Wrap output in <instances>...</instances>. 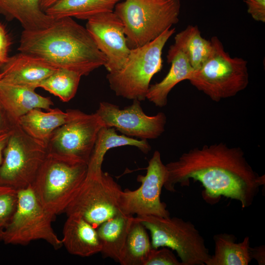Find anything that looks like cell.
<instances>
[{"label": "cell", "instance_id": "13", "mask_svg": "<svg viewBox=\"0 0 265 265\" xmlns=\"http://www.w3.org/2000/svg\"><path fill=\"white\" fill-rule=\"evenodd\" d=\"M95 113L105 127L113 128L130 137L156 139L165 131V113L159 112L153 116L147 115L138 100H133L130 106L123 108L109 102H101Z\"/></svg>", "mask_w": 265, "mask_h": 265}, {"label": "cell", "instance_id": "9", "mask_svg": "<svg viewBox=\"0 0 265 265\" xmlns=\"http://www.w3.org/2000/svg\"><path fill=\"white\" fill-rule=\"evenodd\" d=\"M122 189L111 175L100 170L87 169V174L64 212L81 216L96 228L119 212Z\"/></svg>", "mask_w": 265, "mask_h": 265}, {"label": "cell", "instance_id": "33", "mask_svg": "<svg viewBox=\"0 0 265 265\" xmlns=\"http://www.w3.org/2000/svg\"><path fill=\"white\" fill-rule=\"evenodd\" d=\"M14 124L0 105V132L11 129Z\"/></svg>", "mask_w": 265, "mask_h": 265}, {"label": "cell", "instance_id": "16", "mask_svg": "<svg viewBox=\"0 0 265 265\" xmlns=\"http://www.w3.org/2000/svg\"><path fill=\"white\" fill-rule=\"evenodd\" d=\"M35 90L29 86L0 82V105L13 124L33 109H51L53 103L51 99L37 94Z\"/></svg>", "mask_w": 265, "mask_h": 265}, {"label": "cell", "instance_id": "36", "mask_svg": "<svg viewBox=\"0 0 265 265\" xmlns=\"http://www.w3.org/2000/svg\"><path fill=\"white\" fill-rule=\"evenodd\" d=\"M2 73L1 72L0 73V83L1 82V79L2 78Z\"/></svg>", "mask_w": 265, "mask_h": 265}, {"label": "cell", "instance_id": "12", "mask_svg": "<svg viewBox=\"0 0 265 265\" xmlns=\"http://www.w3.org/2000/svg\"><path fill=\"white\" fill-rule=\"evenodd\" d=\"M104 127L96 113L88 114L78 110L71 120L53 132L46 143L48 153L88 164L98 133Z\"/></svg>", "mask_w": 265, "mask_h": 265}, {"label": "cell", "instance_id": "1", "mask_svg": "<svg viewBox=\"0 0 265 265\" xmlns=\"http://www.w3.org/2000/svg\"><path fill=\"white\" fill-rule=\"evenodd\" d=\"M165 166L163 187L167 190L175 192L177 184L188 186L191 179L199 181L204 188L202 197L211 205L223 196L238 201L242 209L247 208L265 183V175L252 168L240 147L222 142L191 149Z\"/></svg>", "mask_w": 265, "mask_h": 265}, {"label": "cell", "instance_id": "28", "mask_svg": "<svg viewBox=\"0 0 265 265\" xmlns=\"http://www.w3.org/2000/svg\"><path fill=\"white\" fill-rule=\"evenodd\" d=\"M17 190L0 184V241L16 208Z\"/></svg>", "mask_w": 265, "mask_h": 265}, {"label": "cell", "instance_id": "35", "mask_svg": "<svg viewBox=\"0 0 265 265\" xmlns=\"http://www.w3.org/2000/svg\"><path fill=\"white\" fill-rule=\"evenodd\" d=\"M59 0H40L41 8L44 11Z\"/></svg>", "mask_w": 265, "mask_h": 265}, {"label": "cell", "instance_id": "7", "mask_svg": "<svg viewBox=\"0 0 265 265\" xmlns=\"http://www.w3.org/2000/svg\"><path fill=\"white\" fill-rule=\"evenodd\" d=\"M136 217L149 231L152 248L175 250L183 265H205L210 258L204 238L190 221L177 217Z\"/></svg>", "mask_w": 265, "mask_h": 265}, {"label": "cell", "instance_id": "29", "mask_svg": "<svg viewBox=\"0 0 265 265\" xmlns=\"http://www.w3.org/2000/svg\"><path fill=\"white\" fill-rule=\"evenodd\" d=\"M144 265H183L168 248H152Z\"/></svg>", "mask_w": 265, "mask_h": 265}, {"label": "cell", "instance_id": "24", "mask_svg": "<svg viewBox=\"0 0 265 265\" xmlns=\"http://www.w3.org/2000/svg\"><path fill=\"white\" fill-rule=\"evenodd\" d=\"M113 128L103 127L99 131L87 164L88 170H100L104 157L110 149L123 146H134L144 154H147L151 147L147 140H138L124 134L117 133Z\"/></svg>", "mask_w": 265, "mask_h": 265}, {"label": "cell", "instance_id": "20", "mask_svg": "<svg viewBox=\"0 0 265 265\" xmlns=\"http://www.w3.org/2000/svg\"><path fill=\"white\" fill-rule=\"evenodd\" d=\"M0 14L18 21L27 30L46 28L54 20L42 10L40 0H0Z\"/></svg>", "mask_w": 265, "mask_h": 265}, {"label": "cell", "instance_id": "21", "mask_svg": "<svg viewBox=\"0 0 265 265\" xmlns=\"http://www.w3.org/2000/svg\"><path fill=\"white\" fill-rule=\"evenodd\" d=\"M134 217L132 215L125 214L120 211L97 228L101 244L100 253L104 258H109L119 262Z\"/></svg>", "mask_w": 265, "mask_h": 265}, {"label": "cell", "instance_id": "27", "mask_svg": "<svg viewBox=\"0 0 265 265\" xmlns=\"http://www.w3.org/2000/svg\"><path fill=\"white\" fill-rule=\"evenodd\" d=\"M82 76L66 69L58 68L39 85L64 102L73 99L78 90Z\"/></svg>", "mask_w": 265, "mask_h": 265}, {"label": "cell", "instance_id": "19", "mask_svg": "<svg viewBox=\"0 0 265 265\" xmlns=\"http://www.w3.org/2000/svg\"><path fill=\"white\" fill-rule=\"evenodd\" d=\"M166 57L167 62L171 64L168 73L160 81L150 85L146 95V99L159 107L167 105L171 90L178 83L188 80L194 70L180 51L169 49Z\"/></svg>", "mask_w": 265, "mask_h": 265}, {"label": "cell", "instance_id": "15", "mask_svg": "<svg viewBox=\"0 0 265 265\" xmlns=\"http://www.w3.org/2000/svg\"><path fill=\"white\" fill-rule=\"evenodd\" d=\"M1 67V82L35 89L58 69L42 59L23 53L9 57Z\"/></svg>", "mask_w": 265, "mask_h": 265}, {"label": "cell", "instance_id": "17", "mask_svg": "<svg viewBox=\"0 0 265 265\" xmlns=\"http://www.w3.org/2000/svg\"><path fill=\"white\" fill-rule=\"evenodd\" d=\"M61 241L67 251L73 255L86 257L101 252L96 228L78 215L67 216Z\"/></svg>", "mask_w": 265, "mask_h": 265}, {"label": "cell", "instance_id": "14", "mask_svg": "<svg viewBox=\"0 0 265 265\" xmlns=\"http://www.w3.org/2000/svg\"><path fill=\"white\" fill-rule=\"evenodd\" d=\"M85 28L99 50L105 55V65L108 72L123 66L130 52L124 25L114 11L96 14L87 20Z\"/></svg>", "mask_w": 265, "mask_h": 265}, {"label": "cell", "instance_id": "26", "mask_svg": "<svg viewBox=\"0 0 265 265\" xmlns=\"http://www.w3.org/2000/svg\"><path fill=\"white\" fill-rule=\"evenodd\" d=\"M152 248L147 229L135 217L118 263L121 265H144Z\"/></svg>", "mask_w": 265, "mask_h": 265}, {"label": "cell", "instance_id": "6", "mask_svg": "<svg viewBox=\"0 0 265 265\" xmlns=\"http://www.w3.org/2000/svg\"><path fill=\"white\" fill-rule=\"evenodd\" d=\"M175 28H168L150 42L131 49L120 69L108 72L106 79L116 95L140 102L146 95L153 77L162 68V52Z\"/></svg>", "mask_w": 265, "mask_h": 265}, {"label": "cell", "instance_id": "31", "mask_svg": "<svg viewBox=\"0 0 265 265\" xmlns=\"http://www.w3.org/2000/svg\"><path fill=\"white\" fill-rule=\"evenodd\" d=\"M11 40L5 27L0 23V67L8 60Z\"/></svg>", "mask_w": 265, "mask_h": 265}, {"label": "cell", "instance_id": "10", "mask_svg": "<svg viewBox=\"0 0 265 265\" xmlns=\"http://www.w3.org/2000/svg\"><path fill=\"white\" fill-rule=\"evenodd\" d=\"M54 217L41 206L30 186L18 190L16 208L3 232L2 241L7 244L26 245L43 240L58 249L63 245L52 226Z\"/></svg>", "mask_w": 265, "mask_h": 265}, {"label": "cell", "instance_id": "34", "mask_svg": "<svg viewBox=\"0 0 265 265\" xmlns=\"http://www.w3.org/2000/svg\"><path fill=\"white\" fill-rule=\"evenodd\" d=\"M11 130V129L0 132V165L2 160L3 150L10 135Z\"/></svg>", "mask_w": 265, "mask_h": 265}, {"label": "cell", "instance_id": "18", "mask_svg": "<svg viewBox=\"0 0 265 265\" xmlns=\"http://www.w3.org/2000/svg\"><path fill=\"white\" fill-rule=\"evenodd\" d=\"M78 111L69 109L64 112L56 108L45 112L34 108L21 117L18 123L29 136L46 146L53 132L71 120Z\"/></svg>", "mask_w": 265, "mask_h": 265}, {"label": "cell", "instance_id": "25", "mask_svg": "<svg viewBox=\"0 0 265 265\" xmlns=\"http://www.w3.org/2000/svg\"><path fill=\"white\" fill-rule=\"evenodd\" d=\"M169 49L181 51L194 69H198L207 59L212 50L210 40L204 38L197 26L188 25L177 33Z\"/></svg>", "mask_w": 265, "mask_h": 265}, {"label": "cell", "instance_id": "2", "mask_svg": "<svg viewBox=\"0 0 265 265\" xmlns=\"http://www.w3.org/2000/svg\"><path fill=\"white\" fill-rule=\"evenodd\" d=\"M18 49L56 68L70 70L82 76L106 62L86 28L71 17L54 19L43 29L24 30Z\"/></svg>", "mask_w": 265, "mask_h": 265}, {"label": "cell", "instance_id": "32", "mask_svg": "<svg viewBox=\"0 0 265 265\" xmlns=\"http://www.w3.org/2000/svg\"><path fill=\"white\" fill-rule=\"evenodd\" d=\"M250 252L252 259H255L259 265H265V247L264 245L253 248L250 247Z\"/></svg>", "mask_w": 265, "mask_h": 265}, {"label": "cell", "instance_id": "4", "mask_svg": "<svg viewBox=\"0 0 265 265\" xmlns=\"http://www.w3.org/2000/svg\"><path fill=\"white\" fill-rule=\"evenodd\" d=\"M180 0H124L113 11L121 20L130 49L154 40L179 21Z\"/></svg>", "mask_w": 265, "mask_h": 265}, {"label": "cell", "instance_id": "8", "mask_svg": "<svg viewBox=\"0 0 265 265\" xmlns=\"http://www.w3.org/2000/svg\"><path fill=\"white\" fill-rule=\"evenodd\" d=\"M47 155L45 144L14 124L3 152L0 184L16 190L29 186Z\"/></svg>", "mask_w": 265, "mask_h": 265}, {"label": "cell", "instance_id": "30", "mask_svg": "<svg viewBox=\"0 0 265 265\" xmlns=\"http://www.w3.org/2000/svg\"><path fill=\"white\" fill-rule=\"evenodd\" d=\"M247 12L257 22H265V0H244Z\"/></svg>", "mask_w": 265, "mask_h": 265}, {"label": "cell", "instance_id": "3", "mask_svg": "<svg viewBox=\"0 0 265 265\" xmlns=\"http://www.w3.org/2000/svg\"><path fill=\"white\" fill-rule=\"evenodd\" d=\"M87 164L48 153L31 185L41 206L53 216L64 212L84 180Z\"/></svg>", "mask_w": 265, "mask_h": 265}, {"label": "cell", "instance_id": "5", "mask_svg": "<svg viewBox=\"0 0 265 265\" xmlns=\"http://www.w3.org/2000/svg\"><path fill=\"white\" fill-rule=\"evenodd\" d=\"M211 53L204 63L194 70L188 80L216 102L236 95L249 83L247 61L230 56L217 36L210 40Z\"/></svg>", "mask_w": 265, "mask_h": 265}, {"label": "cell", "instance_id": "11", "mask_svg": "<svg viewBox=\"0 0 265 265\" xmlns=\"http://www.w3.org/2000/svg\"><path fill=\"white\" fill-rule=\"evenodd\" d=\"M146 170L145 175L137 176V181L141 183L138 188L133 190L126 189L121 192L118 202L119 211L131 215L169 217L166 204L160 200L166 168L159 151L154 152Z\"/></svg>", "mask_w": 265, "mask_h": 265}, {"label": "cell", "instance_id": "22", "mask_svg": "<svg viewBox=\"0 0 265 265\" xmlns=\"http://www.w3.org/2000/svg\"><path fill=\"white\" fill-rule=\"evenodd\" d=\"M214 253L206 263V265H248L252 260L250 252L248 236L237 243L233 234L221 233L215 235Z\"/></svg>", "mask_w": 265, "mask_h": 265}, {"label": "cell", "instance_id": "23", "mask_svg": "<svg viewBox=\"0 0 265 265\" xmlns=\"http://www.w3.org/2000/svg\"><path fill=\"white\" fill-rule=\"evenodd\" d=\"M122 0H59L45 10L53 19L75 17L86 20L100 13L113 11L116 4Z\"/></svg>", "mask_w": 265, "mask_h": 265}]
</instances>
